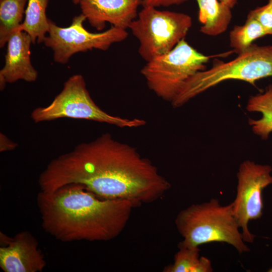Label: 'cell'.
<instances>
[{
	"mask_svg": "<svg viewBox=\"0 0 272 272\" xmlns=\"http://www.w3.org/2000/svg\"><path fill=\"white\" fill-rule=\"evenodd\" d=\"M38 181L41 191L80 184L102 198L127 200L135 207L157 200L171 187L150 160L107 132L52 160Z\"/></svg>",
	"mask_w": 272,
	"mask_h": 272,
	"instance_id": "6da1fadb",
	"label": "cell"
},
{
	"mask_svg": "<svg viewBox=\"0 0 272 272\" xmlns=\"http://www.w3.org/2000/svg\"><path fill=\"white\" fill-rule=\"evenodd\" d=\"M36 199L43 229L63 242L111 240L123 230L135 207L127 200L102 198L76 183L40 190Z\"/></svg>",
	"mask_w": 272,
	"mask_h": 272,
	"instance_id": "7a4b0ae2",
	"label": "cell"
},
{
	"mask_svg": "<svg viewBox=\"0 0 272 272\" xmlns=\"http://www.w3.org/2000/svg\"><path fill=\"white\" fill-rule=\"evenodd\" d=\"M183 240L178 247L193 248L211 242H225L240 253L250 251L233 214L232 202L222 206L218 199L193 204L180 211L175 220Z\"/></svg>",
	"mask_w": 272,
	"mask_h": 272,
	"instance_id": "3957f363",
	"label": "cell"
},
{
	"mask_svg": "<svg viewBox=\"0 0 272 272\" xmlns=\"http://www.w3.org/2000/svg\"><path fill=\"white\" fill-rule=\"evenodd\" d=\"M272 76V45L252 44L234 59L218 60L208 70L198 72L190 77L171 102L180 107L192 98L227 80L247 82L253 85L261 79Z\"/></svg>",
	"mask_w": 272,
	"mask_h": 272,
	"instance_id": "277c9868",
	"label": "cell"
},
{
	"mask_svg": "<svg viewBox=\"0 0 272 272\" xmlns=\"http://www.w3.org/2000/svg\"><path fill=\"white\" fill-rule=\"evenodd\" d=\"M232 52L234 51L206 55L184 39L169 52L147 61L141 73L151 91L164 100L171 102L190 77L205 70V64L211 58Z\"/></svg>",
	"mask_w": 272,
	"mask_h": 272,
	"instance_id": "5b68a950",
	"label": "cell"
},
{
	"mask_svg": "<svg viewBox=\"0 0 272 272\" xmlns=\"http://www.w3.org/2000/svg\"><path fill=\"white\" fill-rule=\"evenodd\" d=\"M31 117L35 123L71 118L105 123L120 128L138 127L146 124L143 119L114 116L101 109L91 98L84 77L79 74L70 77L52 101L45 107L35 108Z\"/></svg>",
	"mask_w": 272,
	"mask_h": 272,
	"instance_id": "8992f818",
	"label": "cell"
},
{
	"mask_svg": "<svg viewBox=\"0 0 272 272\" xmlns=\"http://www.w3.org/2000/svg\"><path fill=\"white\" fill-rule=\"evenodd\" d=\"M192 26L188 15L143 7L129 28L138 40L139 53L146 62L172 50Z\"/></svg>",
	"mask_w": 272,
	"mask_h": 272,
	"instance_id": "52a82bcc",
	"label": "cell"
},
{
	"mask_svg": "<svg viewBox=\"0 0 272 272\" xmlns=\"http://www.w3.org/2000/svg\"><path fill=\"white\" fill-rule=\"evenodd\" d=\"M86 20L81 14L73 19L70 26L61 27L49 19L48 35L43 43L53 51L55 62L67 63L74 54L80 52L93 49L107 50L111 45L124 40L128 36L126 30L114 26L103 32H90L84 26Z\"/></svg>",
	"mask_w": 272,
	"mask_h": 272,
	"instance_id": "ba28073f",
	"label": "cell"
},
{
	"mask_svg": "<svg viewBox=\"0 0 272 272\" xmlns=\"http://www.w3.org/2000/svg\"><path fill=\"white\" fill-rule=\"evenodd\" d=\"M272 168L250 160L242 162L237 174L236 196L232 202L233 214L244 242L253 243L254 235L248 228V222L262 215V191L272 184Z\"/></svg>",
	"mask_w": 272,
	"mask_h": 272,
	"instance_id": "9c48e42d",
	"label": "cell"
},
{
	"mask_svg": "<svg viewBox=\"0 0 272 272\" xmlns=\"http://www.w3.org/2000/svg\"><path fill=\"white\" fill-rule=\"evenodd\" d=\"M0 267L5 272H42L46 265L37 239L23 231L10 237L0 233Z\"/></svg>",
	"mask_w": 272,
	"mask_h": 272,
	"instance_id": "30bf717a",
	"label": "cell"
},
{
	"mask_svg": "<svg viewBox=\"0 0 272 272\" xmlns=\"http://www.w3.org/2000/svg\"><path fill=\"white\" fill-rule=\"evenodd\" d=\"M83 14L89 24L102 31L106 23L126 30L138 16L141 0H80Z\"/></svg>",
	"mask_w": 272,
	"mask_h": 272,
	"instance_id": "8fae6325",
	"label": "cell"
},
{
	"mask_svg": "<svg viewBox=\"0 0 272 272\" xmlns=\"http://www.w3.org/2000/svg\"><path fill=\"white\" fill-rule=\"evenodd\" d=\"M30 36L25 32L17 30L7 42L5 65L0 71V88L3 90L7 83L19 80L35 81L38 72L31 60Z\"/></svg>",
	"mask_w": 272,
	"mask_h": 272,
	"instance_id": "7c38bea8",
	"label": "cell"
},
{
	"mask_svg": "<svg viewBox=\"0 0 272 272\" xmlns=\"http://www.w3.org/2000/svg\"><path fill=\"white\" fill-rule=\"evenodd\" d=\"M198 20L202 24L199 31L209 36H217L226 31L231 19V8L218 0H196Z\"/></svg>",
	"mask_w": 272,
	"mask_h": 272,
	"instance_id": "4fadbf2b",
	"label": "cell"
},
{
	"mask_svg": "<svg viewBox=\"0 0 272 272\" xmlns=\"http://www.w3.org/2000/svg\"><path fill=\"white\" fill-rule=\"evenodd\" d=\"M49 0H28L23 23L17 30L26 32L32 43L43 42L49 28V19L46 16Z\"/></svg>",
	"mask_w": 272,
	"mask_h": 272,
	"instance_id": "5bb4252c",
	"label": "cell"
},
{
	"mask_svg": "<svg viewBox=\"0 0 272 272\" xmlns=\"http://www.w3.org/2000/svg\"><path fill=\"white\" fill-rule=\"evenodd\" d=\"M246 109L249 112L261 113V118H249L248 123L255 134L262 140H266L272 132V84L268 86L264 93L250 97Z\"/></svg>",
	"mask_w": 272,
	"mask_h": 272,
	"instance_id": "9a60e30c",
	"label": "cell"
},
{
	"mask_svg": "<svg viewBox=\"0 0 272 272\" xmlns=\"http://www.w3.org/2000/svg\"><path fill=\"white\" fill-rule=\"evenodd\" d=\"M28 0H0V47L3 48L23 23Z\"/></svg>",
	"mask_w": 272,
	"mask_h": 272,
	"instance_id": "2e32d148",
	"label": "cell"
},
{
	"mask_svg": "<svg viewBox=\"0 0 272 272\" xmlns=\"http://www.w3.org/2000/svg\"><path fill=\"white\" fill-rule=\"evenodd\" d=\"M173 263L166 266L164 272H212L213 269L208 258L199 257L198 247H178Z\"/></svg>",
	"mask_w": 272,
	"mask_h": 272,
	"instance_id": "e0dca14e",
	"label": "cell"
},
{
	"mask_svg": "<svg viewBox=\"0 0 272 272\" xmlns=\"http://www.w3.org/2000/svg\"><path fill=\"white\" fill-rule=\"evenodd\" d=\"M267 35L260 24L248 15L244 24L235 26L230 31V45L234 52L239 54L249 48L254 40Z\"/></svg>",
	"mask_w": 272,
	"mask_h": 272,
	"instance_id": "ac0fdd59",
	"label": "cell"
},
{
	"mask_svg": "<svg viewBox=\"0 0 272 272\" xmlns=\"http://www.w3.org/2000/svg\"><path fill=\"white\" fill-rule=\"evenodd\" d=\"M248 15L256 20L268 35H272V0H268L263 6L250 11Z\"/></svg>",
	"mask_w": 272,
	"mask_h": 272,
	"instance_id": "d6986e66",
	"label": "cell"
},
{
	"mask_svg": "<svg viewBox=\"0 0 272 272\" xmlns=\"http://www.w3.org/2000/svg\"><path fill=\"white\" fill-rule=\"evenodd\" d=\"M187 0H141L143 7H169L172 5H180Z\"/></svg>",
	"mask_w": 272,
	"mask_h": 272,
	"instance_id": "ffe728a7",
	"label": "cell"
},
{
	"mask_svg": "<svg viewBox=\"0 0 272 272\" xmlns=\"http://www.w3.org/2000/svg\"><path fill=\"white\" fill-rule=\"evenodd\" d=\"M18 144L10 140L5 134L0 133V152L12 151L16 149Z\"/></svg>",
	"mask_w": 272,
	"mask_h": 272,
	"instance_id": "44dd1931",
	"label": "cell"
},
{
	"mask_svg": "<svg viewBox=\"0 0 272 272\" xmlns=\"http://www.w3.org/2000/svg\"><path fill=\"white\" fill-rule=\"evenodd\" d=\"M221 2L226 5L229 7L231 9L234 7L236 4L237 0H219Z\"/></svg>",
	"mask_w": 272,
	"mask_h": 272,
	"instance_id": "7402d4cb",
	"label": "cell"
},
{
	"mask_svg": "<svg viewBox=\"0 0 272 272\" xmlns=\"http://www.w3.org/2000/svg\"><path fill=\"white\" fill-rule=\"evenodd\" d=\"M80 0H73V3L75 4H79Z\"/></svg>",
	"mask_w": 272,
	"mask_h": 272,
	"instance_id": "603a6c76",
	"label": "cell"
},
{
	"mask_svg": "<svg viewBox=\"0 0 272 272\" xmlns=\"http://www.w3.org/2000/svg\"><path fill=\"white\" fill-rule=\"evenodd\" d=\"M268 271L272 272V267L270 269H269Z\"/></svg>",
	"mask_w": 272,
	"mask_h": 272,
	"instance_id": "cb8c5ba5",
	"label": "cell"
}]
</instances>
